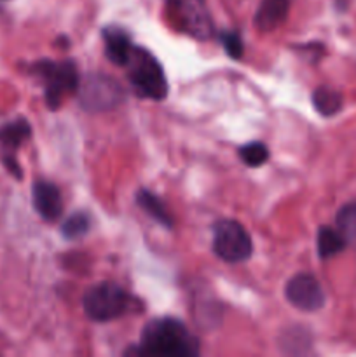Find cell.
I'll return each mask as SVG.
<instances>
[{
  "mask_svg": "<svg viewBox=\"0 0 356 357\" xmlns=\"http://www.w3.org/2000/svg\"><path fill=\"white\" fill-rule=\"evenodd\" d=\"M133 354L154 357H194L199 354V340L181 321L157 317L145 324L138 347Z\"/></svg>",
  "mask_w": 356,
  "mask_h": 357,
  "instance_id": "1",
  "label": "cell"
},
{
  "mask_svg": "<svg viewBox=\"0 0 356 357\" xmlns=\"http://www.w3.org/2000/svg\"><path fill=\"white\" fill-rule=\"evenodd\" d=\"M124 68L129 86L138 98L161 101L168 96V80L163 65L145 47L135 45Z\"/></svg>",
  "mask_w": 356,
  "mask_h": 357,
  "instance_id": "2",
  "label": "cell"
},
{
  "mask_svg": "<svg viewBox=\"0 0 356 357\" xmlns=\"http://www.w3.org/2000/svg\"><path fill=\"white\" fill-rule=\"evenodd\" d=\"M135 303L136 300L121 284L112 281L91 286L82 296L84 312L91 321H96V323H107V321L122 317L129 310L135 309Z\"/></svg>",
  "mask_w": 356,
  "mask_h": 357,
  "instance_id": "3",
  "label": "cell"
},
{
  "mask_svg": "<svg viewBox=\"0 0 356 357\" xmlns=\"http://www.w3.org/2000/svg\"><path fill=\"white\" fill-rule=\"evenodd\" d=\"M30 72L40 80L44 86L45 103L51 110H56L61 105L63 98L66 94L77 93L80 75L75 63L66 59V61H52V59H40L34 63Z\"/></svg>",
  "mask_w": 356,
  "mask_h": 357,
  "instance_id": "4",
  "label": "cell"
},
{
  "mask_svg": "<svg viewBox=\"0 0 356 357\" xmlns=\"http://www.w3.org/2000/svg\"><path fill=\"white\" fill-rule=\"evenodd\" d=\"M166 13L178 31L198 40L213 35V21L205 0H166Z\"/></svg>",
  "mask_w": 356,
  "mask_h": 357,
  "instance_id": "5",
  "label": "cell"
},
{
  "mask_svg": "<svg viewBox=\"0 0 356 357\" xmlns=\"http://www.w3.org/2000/svg\"><path fill=\"white\" fill-rule=\"evenodd\" d=\"M79 103L87 112L112 110L124 100V91L121 84L103 73H89L80 79Z\"/></svg>",
  "mask_w": 356,
  "mask_h": 357,
  "instance_id": "6",
  "label": "cell"
},
{
  "mask_svg": "<svg viewBox=\"0 0 356 357\" xmlns=\"http://www.w3.org/2000/svg\"><path fill=\"white\" fill-rule=\"evenodd\" d=\"M213 251L227 264H239L251 257V237L241 223L220 220L213 229Z\"/></svg>",
  "mask_w": 356,
  "mask_h": 357,
  "instance_id": "7",
  "label": "cell"
},
{
  "mask_svg": "<svg viewBox=\"0 0 356 357\" xmlns=\"http://www.w3.org/2000/svg\"><path fill=\"white\" fill-rule=\"evenodd\" d=\"M286 300L304 312H316L325 305V291L311 274H297L286 282Z\"/></svg>",
  "mask_w": 356,
  "mask_h": 357,
  "instance_id": "8",
  "label": "cell"
},
{
  "mask_svg": "<svg viewBox=\"0 0 356 357\" xmlns=\"http://www.w3.org/2000/svg\"><path fill=\"white\" fill-rule=\"evenodd\" d=\"M31 128L27 119H16L0 128V149L2 162L16 178H21V167L16 160V150L30 138Z\"/></svg>",
  "mask_w": 356,
  "mask_h": 357,
  "instance_id": "9",
  "label": "cell"
},
{
  "mask_svg": "<svg viewBox=\"0 0 356 357\" xmlns=\"http://www.w3.org/2000/svg\"><path fill=\"white\" fill-rule=\"evenodd\" d=\"M34 208L45 222H56L63 215V197L59 188L54 183L45 180H38L31 188Z\"/></svg>",
  "mask_w": 356,
  "mask_h": 357,
  "instance_id": "10",
  "label": "cell"
},
{
  "mask_svg": "<svg viewBox=\"0 0 356 357\" xmlns=\"http://www.w3.org/2000/svg\"><path fill=\"white\" fill-rule=\"evenodd\" d=\"M103 44H105V52H107V58L110 59L114 65L124 66L128 61L129 54H131L133 44L131 35L124 30L122 26L117 24H110V26H105L103 31Z\"/></svg>",
  "mask_w": 356,
  "mask_h": 357,
  "instance_id": "11",
  "label": "cell"
},
{
  "mask_svg": "<svg viewBox=\"0 0 356 357\" xmlns=\"http://www.w3.org/2000/svg\"><path fill=\"white\" fill-rule=\"evenodd\" d=\"M292 0H262L255 13V26L260 31L276 30L285 23Z\"/></svg>",
  "mask_w": 356,
  "mask_h": 357,
  "instance_id": "12",
  "label": "cell"
},
{
  "mask_svg": "<svg viewBox=\"0 0 356 357\" xmlns=\"http://www.w3.org/2000/svg\"><path fill=\"white\" fill-rule=\"evenodd\" d=\"M136 204L147 213L152 220H156L159 225L166 227V229H173V216L170 215V211L166 209L164 202L157 197L156 194H152L150 190H138L136 192Z\"/></svg>",
  "mask_w": 356,
  "mask_h": 357,
  "instance_id": "13",
  "label": "cell"
},
{
  "mask_svg": "<svg viewBox=\"0 0 356 357\" xmlns=\"http://www.w3.org/2000/svg\"><path fill=\"white\" fill-rule=\"evenodd\" d=\"M342 105H344V100H342V94L339 91L327 86H321L318 89H314L313 107L323 117H334V115H337L342 110Z\"/></svg>",
  "mask_w": 356,
  "mask_h": 357,
  "instance_id": "14",
  "label": "cell"
},
{
  "mask_svg": "<svg viewBox=\"0 0 356 357\" xmlns=\"http://www.w3.org/2000/svg\"><path fill=\"white\" fill-rule=\"evenodd\" d=\"M318 255L321 260H328V258L335 257V255L342 253L346 248V239L337 229L332 227H321L318 230Z\"/></svg>",
  "mask_w": 356,
  "mask_h": 357,
  "instance_id": "15",
  "label": "cell"
},
{
  "mask_svg": "<svg viewBox=\"0 0 356 357\" xmlns=\"http://www.w3.org/2000/svg\"><path fill=\"white\" fill-rule=\"evenodd\" d=\"M91 229V216L86 211H77L73 215H70L68 218L63 222L61 225V234L65 239L68 241H77L80 237L86 236Z\"/></svg>",
  "mask_w": 356,
  "mask_h": 357,
  "instance_id": "16",
  "label": "cell"
},
{
  "mask_svg": "<svg viewBox=\"0 0 356 357\" xmlns=\"http://www.w3.org/2000/svg\"><path fill=\"white\" fill-rule=\"evenodd\" d=\"M335 223H337V230L342 234L346 243L356 246V202L342 206L339 209Z\"/></svg>",
  "mask_w": 356,
  "mask_h": 357,
  "instance_id": "17",
  "label": "cell"
},
{
  "mask_svg": "<svg viewBox=\"0 0 356 357\" xmlns=\"http://www.w3.org/2000/svg\"><path fill=\"white\" fill-rule=\"evenodd\" d=\"M239 159L246 164L248 167H258L267 162L269 149L262 142H250L239 149Z\"/></svg>",
  "mask_w": 356,
  "mask_h": 357,
  "instance_id": "18",
  "label": "cell"
},
{
  "mask_svg": "<svg viewBox=\"0 0 356 357\" xmlns=\"http://www.w3.org/2000/svg\"><path fill=\"white\" fill-rule=\"evenodd\" d=\"M218 40L222 47L225 49L227 56L232 59H239L244 52L243 38H241L239 31L236 30H222L218 33Z\"/></svg>",
  "mask_w": 356,
  "mask_h": 357,
  "instance_id": "19",
  "label": "cell"
}]
</instances>
